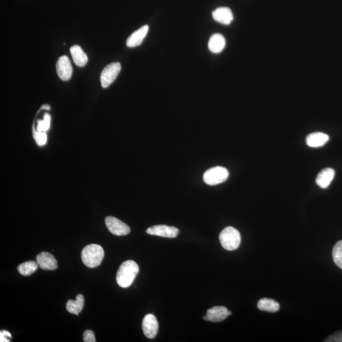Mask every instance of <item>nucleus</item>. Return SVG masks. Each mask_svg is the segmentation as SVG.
I'll use <instances>...</instances> for the list:
<instances>
[{
	"mask_svg": "<svg viewBox=\"0 0 342 342\" xmlns=\"http://www.w3.org/2000/svg\"><path fill=\"white\" fill-rule=\"evenodd\" d=\"M37 143L39 146H43L46 143L47 136L45 132H35L34 135Z\"/></svg>",
	"mask_w": 342,
	"mask_h": 342,
	"instance_id": "23",
	"label": "nucleus"
},
{
	"mask_svg": "<svg viewBox=\"0 0 342 342\" xmlns=\"http://www.w3.org/2000/svg\"><path fill=\"white\" fill-rule=\"evenodd\" d=\"M333 259L335 264L342 269V240L335 245L332 252Z\"/></svg>",
	"mask_w": 342,
	"mask_h": 342,
	"instance_id": "21",
	"label": "nucleus"
},
{
	"mask_svg": "<svg viewBox=\"0 0 342 342\" xmlns=\"http://www.w3.org/2000/svg\"><path fill=\"white\" fill-rule=\"evenodd\" d=\"M149 27L147 25L141 27V28L135 31L129 38L127 41V45L129 48H134L139 46L145 39L147 36Z\"/></svg>",
	"mask_w": 342,
	"mask_h": 342,
	"instance_id": "12",
	"label": "nucleus"
},
{
	"mask_svg": "<svg viewBox=\"0 0 342 342\" xmlns=\"http://www.w3.org/2000/svg\"><path fill=\"white\" fill-rule=\"evenodd\" d=\"M139 272L138 264L133 260H128L124 262L119 267L116 275L118 284L122 288H128L131 285Z\"/></svg>",
	"mask_w": 342,
	"mask_h": 342,
	"instance_id": "1",
	"label": "nucleus"
},
{
	"mask_svg": "<svg viewBox=\"0 0 342 342\" xmlns=\"http://www.w3.org/2000/svg\"><path fill=\"white\" fill-rule=\"evenodd\" d=\"M146 232L149 235L173 238L176 237L178 235L179 229L175 227L168 226L166 225H157L148 228Z\"/></svg>",
	"mask_w": 342,
	"mask_h": 342,
	"instance_id": "8",
	"label": "nucleus"
},
{
	"mask_svg": "<svg viewBox=\"0 0 342 342\" xmlns=\"http://www.w3.org/2000/svg\"><path fill=\"white\" fill-rule=\"evenodd\" d=\"M105 224L110 233L117 236L127 235L130 233V228L118 218L108 216L105 218Z\"/></svg>",
	"mask_w": 342,
	"mask_h": 342,
	"instance_id": "6",
	"label": "nucleus"
},
{
	"mask_svg": "<svg viewBox=\"0 0 342 342\" xmlns=\"http://www.w3.org/2000/svg\"><path fill=\"white\" fill-rule=\"evenodd\" d=\"M121 70V65L119 62L112 63L103 69L100 76L101 85L103 88L109 87L116 80Z\"/></svg>",
	"mask_w": 342,
	"mask_h": 342,
	"instance_id": "5",
	"label": "nucleus"
},
{
	"mask_svg": "<svg viewBox=\"0 0 342 342\" xmlns=\"http://www.w3.org/2000/svg\"><path fill=\"white\" fill-rule=\"evenodd\" d=\"M143 334L148 339H154L158 332L159 323L156 317L152 314L146 315L143 319Z\"/></svg>",
	"mask_w": 342,
	"mask_h": 342,
	"instance_id": "7",
	"label": "nucleus"
},
{
	"mask_svg": "<svg viewBox=\"0 0 342 342\" xmlns=\"http://www.w3.org/2000/svg\"><path fill=\"white\" fill-rule=\"evenodd\" d=\"M231 314L232 312L229 311L224 306H215L207 311L206 316H204L203 319L206 321L217 323V322L224 321Z\"/></svg>",
	"mask_w": 342,
	"mask_h": 342,
	"instance_id": "9",
	"label": "nucleus"
},
{
	"mask_svg": "<svg viewBox=\"0 0 342 342\" xmlns=\"http://www.w3.org/2000/svg\"><path fill=\"white\" fill-rule=\"evenodd\" d=\"M50 116L48 114H45L43 120L38 121L37 131L46 132L48 130L50 127Z\"/></svg>",
	"mask_w": 342,
	"mask_h": 342,
	"instance_id": "22",
	"label": "nucleus"
},
{
	"mask_svg": "<svg viewBox=\"0 0 342 342\" xmlns=\"http://www.w3.org/2000/svg\"><path fill=\"white\" fill-rule=\"evenodd\" d=\"M214 19L219 23L229 25L233 20V15L230 9L228 7H220L213 12Z\"/></svg>",
	"mask_w": 342,
	"mask_h": 342,
	"instance_id": "15",
	"label": "nucleus"
},
{
	"mask_svg": "<svg viewBox=\"0 0 342 342\" xmlns=\"http://www.w3.org/2000/svg\"><path fill=\"white\" fill-rule=\"evenodd\" d=\"M229 172L226 168L216 166L209 169L204 174V181L209 185L214 186L223 183L228 178Z\"/></svg>",
	"mask_w": 342,
	"mask_h": 342,
	"instance_id": "4",
	"label": "nucleus"
},
{
	"mask_svg": "<svg viewBox=\"0 0 342 342\" xmlns=\"http://www.w3.org/2000/svg\"><path fill=\"white\" fill-rule=\"evenodd\" d=\"M83 341L85 342H95V336L93 331L86 330L83 334Z\"/></svg>",
	"mask_w": 342,
	"mask_h": 342,
	"instance_id": "25",
	"label": "nucleus"
},
{
	"mask_svg": "<svg viewBox=\"0 0 342 342\" xmlns=\"http://www.w3.org/2000/svg\"><path fill=\"white\" fill-rule=\"evenodd\" d=\"M57 72L58 76L63 81H68L72 77L73 73V67L67 56H62L58 58Z\"/></svg>",
	"mask_w": 342,
	"mask_h": 342,
	"instance_id": "10",
	"label": "nucleus"
},
{
	"mask_svg": "<svg viewBox=\"0 0 342 342\" xmlns=\"http://www.w3.org/2000/svg\"><path fill=\"white\" fill-rule=\"evenodd\" d=\"M39 266L38 262L34 260L27 261L22 263L17 267L18 271L23 276H29L35 273Z\"/></svg>",
	"mask_w": 342,
	"mask_h": 342,
	"instance_id": "20",
	"label": "nucleus"
},
{
	"mask_svg": "<svg viewBox=\"0 0 342 342\" xmlns=\"http://www.w3.org/2000/svg\"><path fill=\"white\" fill-rule=\"evenodd\" d=\"M326 342H342V330L337 331L325 341Z\"/></svg>",
	"mask_w": 342,
	"mask_h": 342,
	"instance_id": "24",
	"label": "nucleus"
},
{
	"mask_svg": "<svg viewBox=\"0 0 342 342\" xmlns=\"http://www.w3.org/2000/svg\"><path fill=\"white\" fill-rule=\"evenodd\" d=\"M42 109L49 110V106H48V105H43V106L42 107Z\"/></svg>",
	"mask_w": 342,
	"mask_h": 342,
	"instance_id": "27",
	"label": "nucleus"
},
{
	"mask_svg": "<svg viewBox=\"0 0 342 342\" xmlns=\"http://www.w3.org/2000/svg\"><path fill=\"white\" fill-rule=\"evenodd\" d=\"M335 172L332 168H326L322 170L317 175L316 182L319 187L327 188L334 179Z\"/></svg>",
	"mask_w": 342,
	"mask_h": 342,
	"instance_id": "14",
	"label": "nucleus"
},
{
	"mask_svg": "<svg viewBox=\"0 0 342 342\" xmlns=\"http://www.w3.org/2000/svg\"><path fill=\"white\" fill-rule=\"evenodd\" d=\"M258 309L262 311L276 312L280 309V304L278 301L272 299H261L257 303Z\"/></svg>",
	"mask_w": 342,
	"mask_h": 342,
	"instance_id": "19",
	"label": "nucleus"
},
{
	"mask_svg": "<svg viewBox=\"0 0 342 342\" xmlns=\"http://www.w3.org/2000/svg\"><path fill=\"white\" fill-rule=\"evenodd\" d=\"M219 240L224 249L229 251H235L240 245V233L233 227H226L220 232Z\"/></svg>",
	"mask_w": 342,
	"mask_h": 342,
	"instance_id": "3",
	"label": "nucleus"
},
{
	"mask_svg": "<svg viewBox=\"0 0 342 342\" xmlns=\"http://www.w3.org/2000/svg\"><path fill=\"white\" fill-rule=\"evenodd\" d=\"M226 46V40L220 34H214L209 40L208 46L209 50L214 53H219L223 50Z\"/></svg>",
	"mask_w": 342,
	"mask_h": 342,
	"instance_id": "16",
	"label": "nucleus"
},
{
	"mask_svg": "<svg viewBox=\"0 0 342 342\" xmlns=\"http://www.w3.org/2000/svg\"><path fill=\"white\" fill-rule=\"evenodd\" d=\"M330 137L328 134L321 132H316L308 135L306 138V144L312 148L323 147L329 141Z\"/></svg>",
	"mask_w": 342,
	"mask_h": 342,
	"instance_id": "13",
	"label": "nucleus"
},
{
	"mask_svg": "<svg viewBox=\"0 0 342 342\" xmlns=\"http://www.w3.org/2000/svg\"><path fill=\"white\" fill-rule=\"evenodd\" d=\"M104 257V251L100 245L90 244L83 249L82 258L83 262L89 268H94L100 265Z\"/></svg>",
	"mask_w": 342,
	"mask_h": 342,
	"instance_id": "2",
	"label": "nucleus"
},
{
	"mask_svg": "<svg viewBox=\"0 0 342 342\" xmlns=\"http://www.w3.org/2000/svg\"><path fill=\"white\" fill-rule=\"evenodd\" d=\"M70 51L76 65L79 67H84L87 64L88 58L86 54L83 51L79 45H74L70 49Z\"/></svg>",
	"mask_w": 342,
	"mask_h": 342,
	"instance_id": "17",
	"label": "nucleus"
},
{
	"mask_svg": "<svg viewBox=\"0 0 342 342\" xmlns=\"http://www.w3.org/2000/svg\"><path fill=\"white\" fill-rule=\"evenodd\" d=\"M11 339H12V335L8 331L1 330L0 332V342H10Z\"/></svg>",
	"mask_w": 342,
	"mask_h": 342,
	"instance_id": "26",
	"label": "nucleus"
},
{
	"mask_svg": "<svg viewBox=\"0 0 342 342\" xmlns=\"http://www.w3.org/2000/svg\"><path fill=\"white\" fill-rule=\"evenodd\" d=\"M85 298L82 294H78L76 300H69L66 304V309L70 313L79 315L84 307Z\"/></svg>",
	"mask_w": 342,
	"mask_h": 342,
	"instance_id": "18",
	"label": "nucleus"
},
{
	"mask_svg": "<svg viewBox=\"0 0 342 342\" xmlns=\"http://www.w3.org/2000/svg\"><path fill=\"white\" fill-rule=\"evenodd\" d=\"M37 261L40 268L44 270H55L57 268L58 262L55 256L48 253H41L37 256Z\"/></svg>",
	"mask_w": 342,
	"mask_h": 342,
	"instance_id": "11",
	"label": "nucleus"
}]
</instances>
